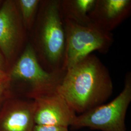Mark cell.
I'll list each match as a JSON object with an SVG mask.
<instances>
[{
	"label": "cell",
	"instance_id": "6da1fadb",
	"mask_svg": "<svg viewBox=\"0 0 131 131\" xmlns=\"http://www.w3.org/2000/svg\"><path fill=\"white\" fill-rule=\"evenodd\" d=\"M113 91L109 71L93 54L66 70L57 89L74 112L80 114L104 104Z\"/></svg>",
	"mask_w": 131,
	"mask_h": 131
},
{
	"label": "cell",
	"instance_id": "7a4b0ae2",
	"mask_svg": "<svg viewBox=\"0 0 131 131\" xmlns=\"http://www.w3.org/2000/svg\"><path fill=\"white\" fill-rule=\"evenodd\" d=\"M38 27V43L49 72L65 70V33L59 0L43 2Z\"/></svg>",
	"mask_w": 131,
	"mask_h": 131
},
{
	"label": "cell",
	"instance_id": "3957f363",
	"mask_svg": "<svg viewBox=\"0 0 131 131\" xmlns=\"http://www.w3.org/2000/svg\"><path fill=\"white\" fill-rule=\"evenodd\" d=\"M65 33L66 48L63 69L75 65L94 51L106 53L114 42L111 33L94 25H82L63 19Z\"/></svg>",
	"mask_w": 131,
	"mask_h": 131
},
{
	"label": "cell",
	"instance_id": "277c9868",
	"mask_svg": "<svg viewBox=\"0 0 131 131\" xmlns=\"http://www.w3.org/2000/svg\"><path fill=\"white\" fill-rule=\"evenodd\" d=\"M131 102V74L128 72L121 92L112 101L76 117L73 129L87 127L101 131H126L125 117Z\"/></svg>",
	"mask_w": 131,
	"mask_h": 131
},
{
	"label": "cell",
	"instance_id": "5b68a950",
	"mask_svg": "<svg viewBox=\"0 0 131 131\" xmlns=\"http://www.w3.org/2000/svg\"><path fill=\"white\" fill-rule=\"evenodd\" d=\"M66 72L45 70L40 64L32 45L29 44L14 66L11 75L28 85V96L36 99L57 91Z\"/></svg>",
	"mask_w": 131,
	"mask_h": 131
},
{
	"label": "cell",
	"instance_id": "8992f818",
	"mask_svg": "<svg viewBox=\"0 0 131 131\" xmlns=\"http://www.w3.org/2000/svg\"><path fill=\"white\" fill-rule=\"evenodd\" d=\"M35 125L71 126L76 113L57 91L35 99Z\"/></svg>",
	"mask_w": 131,
	"mask_h": 131
},
{
	"label": "cell",
	"instance_id": "52a82bcc",
	"mask_svg": "<svg viewBox=\"0 0 131 131\" xmlns=\"http://www.w3.org/2000/svg\"><path fill=\"white\" fill-rule=\"evenodd\" d=\"M131 12L130 0H96L89 17L95 26L111 33L129 17Z\"/></svg>",
	"mask_w": 131,
	"mask_h": 131
},
{
	"label": "cell",
	"instance_id": "ba28073f",
	"mask_svg": "<svg viewBox=\"0 0 131 131\" xmlns=\"http://www.w3.org/2000/svg\"><path fill=\"white\" fill-rule=\"evenodd\" d=\"M35 103L19 102L0 112V131H33Z\"/></svg>",
	"mask_w": 131,
	"mask_h": 131
},
{
	"label": "cell",
	"instance_id": "9c48e42d",
	"mask_svg": "<svg viewBox=\"0 0 131 131\" xmlns=\"http://www.w3.org/2000/svg\"><path fill=\"white\" fill-rule=\"evenodd\" d=\"M13 8L6 3L0 9V49L9 56L14 51L18 37V28Z\"/></svg>",
	"mask_w": 131,
	"mask_h": 131
},
{
	"label": "cell",
	"instance_id": "30bf717a",
	"mask_svg": "<svg viewBox=\"0 0 131 131\" xmlns=\"http://www.w3.org/2000/svg\"><path fill=\"white\" fill-rule=\"evenodd\" d=\"M96 0H59L62 19L82 25H94L89 14Z\"/></svg>",
	"mask_w": 131,
	"mask_h": 131
},
{
	"label": "cell",
	"instance_id": "8fae6325",
	"mask_svg": "<svg viewBox=\"0 0 131 131\" xmlns=\"http://www.w3.org/2000/svg\"><path fill=\"white\" fill-rule=\"evenodd\" d=\"M40 3V1L38 0H20L19 1L21 15L26 26H30L32 24Z\"/></svg>",
	"mask_w": 131,
	"mask_h": 131
},
{
	"label": "cell",
	"instance_id": "7c38bea8",
	"mask_svg": "<svg viewBox=\"0 0 131 131\" xmlns=\"http://www.w3.org/2000/svg\"><path fill=\"white\" fill-rule=\"evenodd\" d=\"M33 131H69L68 127L35 125Z\"/></svg>",
	"mask_w": 131,
	"mask_h": 131
},
{
	"label": "cell",
	"instance_id": "4fadbf2b",
	"mask_svg": "<svg viewBox=\"0 0 131 131\" xmlns=\"http://www.w3.org/2000/svg\"><path fill=\"white\" fill-rule=\"evenodd\" d=\"M4 73L3 71V58L0 53V78L4 77Z\"/></svg>",
	"mask_w": 131,
	"mask_h": 131
},
{
	"label": "cell",
	"instance_id": "5bb4252c",
	"mask_svg": "<svg viewBox=\"0 0 131 131\" xmlns=\"http://www.w3.org/2000/svg\"><path fill=\"white\" fill-rule=\"evenodd\" d=\"M2 90V86H1V85H0V95H1V94Z\"/></svg>",
	"mask_w": 131,
	"mask_h": 131
}]
</instances>
